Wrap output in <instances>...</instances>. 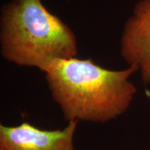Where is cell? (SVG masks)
<instances>
[{"label": "cell", "mask_w": 150, "mask_h": 150, "mask_svg": "<svg viewBox=\"0 0 150 150\" xmlns=\"http://www.w3.org/2000/svg\"><path fill=\"white\" fill-rule=\"evenodd\" d=\"M137 71L108 70L91 59L74 57L56 61L45 77L67 120L105 123L128 109L137 92L129 77Z\"/></svg>", "instance_id": "cell-1"}, {"label": "cell", "mask_w": 150, "mask_h": 150, "mask_svg": "<svg viewBox=\"0 0 150 150\" xmlns=\"http://www.w3.org/2000/svg\"><path fill=\"white\" fill-rule=\"evenodd\" d=\"M1 55L19 66L45 73L56 61L76 57L74 33L41 0H12L0 16Z\"/></svg>", "instance_id": "cell-2"}, {"label": "cell", "mask_w": 150, "mask_h": 150, "mask_svg": "<svg viewBox=\"0 0 150 150\" xmlns=\"http://www.w3.org/2000/svg\"><path fill=\"white\" fill-rule=\"evenodd\" d=\"M78 121L63 129L42 130L24 122L16 127L0 125V150H76L73 138Z\"/></svg>", "instance_id": "cell-3"}, {"label": "cell", "mask_w": 150, "mask_h": 150, "mask_svg": "<svg viewBox=\"0 0 150 150\" xmlns=\"http://www.w3.org/2000/svg\"><path fill=\"white\" fill-rule=\"evenodd\" d=\"M120 54L129 66L136 67L142 82L150 84V0H140L124 27Z\"/></svg>", "instance_id": "cell-4"}]
</instances>
